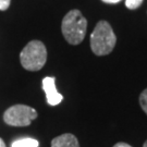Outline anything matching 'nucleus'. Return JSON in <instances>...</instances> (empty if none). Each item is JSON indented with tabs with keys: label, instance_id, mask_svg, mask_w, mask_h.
<instances>
[{
	"label": "nucleus",
	"instance_id": "f257e3e1",
	"mask_svg": "<svg viewBox=\"0 0 147 147\" xmlns=\"http://www.w3.org/2000/svg\"><path fill=\"white\" fill-rule=\"evenodd\" d=\"M87 30V21L79 10L69 11L63 18L61 31L65 40L71 45L83 42Z\"/></svg>",
	"mask_w": 147,
	"mask_h": 147
},
{
	"label": "nucleus",
	"instance_id": "f03ea898",
	"mask_svg": "<svg viewBox=\"0 0 147 147\" xmlns=\"http://www.w3.org/2000/svg\"><path fill=\"white\" fill-rule=\"evenodd\" d=\"M117 37L111 25L106 21H99L90 35V48L97 56H106L113 50Z\"/></svg>",
	"mask_w": 147,
	"mask_h": 147
},
{
	"label": "nucleus",
	"instance_id": "7ed1b4c3",
	"mask_svg": "<svg viewBox=\"0 0 147 147\" xmlns=\"http://www.w3.org/2000/svg\"><path fill=\"white\" fill-rule=\"evenodd\" d=\"M22 67L28 71H38L45 65L47 60V50L39 40H32L23 48L20 55Z\"/></svg>",
	"mask_w": 147,
	"mask_h": 147
},
{
	"label": "nucleus",
	"instance_id": "20e7f679",
	"mask_svg": "<svg viewBox=\"0 0 147 147\" xmlns=\"http://www.w3.org/2000/svg\"><path fill=\"white\" fill-rule=\"evenodd\" d=\"M37 118V111L26 105H14L3 113V120L11 126H27Z\"/></svg>",
	"mask_w": 147,
	"mask_h": 147
},
{
	"label": "nucleus",
	"instance_id": "39448f33",
	"mask_svg": "<svg viewBox=\"0 0 147 147\" xmlns=\"http://www.w3.org/2000/svg\"><path fill=\"white\" fill-rule=\"evenodd\" d=\"M42 89L46 94V99H47L48 105L57 106L62 101L63 96L57 90L55 78L47 76L42 80Z\"/></svg>",
	"mask_w": 147,
	"mask_h": 147
},
{
	"label": "nucleus",
	"instance_id": "423d86ee",
	"mask_svg": "<svg viewBox=\"0 0 147 147\" xmlns=\"http://www.w3.org/2000/svg\"><path fill=\"white\" fill-rule=\"evenodd\" d=\"M51 147H80V144L73 134L65 133L55 137L51 141Z\"/></svg>",
	"mask_w": 147,
	"mask_h": 147
},
{
	"label": "nucleus",
	"instance_id": "0eeeda50",
	"mask_svg": "<svg viewBox=\"0 0 147 147\" xmlns=\"http://www.w3.org/2000/svg\"><path fill=\"white\" fill-rule=\"evenodd\" d=\"M38 145H39V143L35 138L23 137V138L16 140L14 142L12 143L11 147H38Z\"/></svg>",
	"mask_w": 147,
	"mask_h": 147
},
{
	"label": "nucleus",
	"instance_id": "6e6552de",
	"mask_svg": "<svg viewBox=\"0 0 147 147\" xmlns=\"http://www.w3.org/2000/svg\"><path fill=\"white\" fill-rule=\"evenodd\" d=\"M140 105L144 110V112L147 115V88L144 89L142 94L140 95Z\"/></svg>",
	"mask_w": 147,
	"mask_h": 147
},
{
	"label": "nucleus",
	"instance_id": "1a4fd4ad",
	"mask_svg": "<svg viewBox=\"0 0 147 147\" xmlns=\"http://www.w3.org/2000/svg\"><path fill=\"white\" fill-rule=\"evenodd\" d=\"M143 0H125V5L131 9V10H134V9H137L140 5H142Z\"/></svg>",
	"mask_w": 147,
	"mask_h": 147
},
{
	"label": "nucleus",
	"instance_id": "9d476101",
	"mask_svg": "<svg viewBox=\"0 0 147 147\" xmlns=\"http://www.w3.org/2000/svg\"><path fill=\"white\" fill-rule=\"evenodd\" d=\"M11 0H0V11H5L10 7Z\"/></svg>",
	"mask_w": 147,
	"mask_h": 147
},
{
	"label": "nucleus",
	"instance_id": "9b49d317",
	"mask_svg": "<svg viewBox=\"0 0 147 147\" xmlns=\"http://www.w3.org/2000/svg\"><path fill=\"white\" fill-rule=\"evenodd\" d=\"M113 147H132V146L131 145H129V144H126V143L120 142V143H117Z\"/></svg>",
	"mask_w": 147,
	"mask_h": 147
},
{
	"label": "nucleus",
	"instance_id": "f8f14e48",
	"mask_svg": "<svg viewBox=\"0 0 147 147\" xmlns=\"http://www.w3.org/2000/svg\"><path fill=\"white\" fill-rule=\"evenodd\" d=\"M104 2L106 3H118V2H120L121 0H102Z\"/></svg>",
	"mask_w": 147,
	"mask_h": 147
},
{
	"label": "nucleus",
	"instance_id": "ddd939ff",
	"mask_svg": "<svg viewBox=\"0 0 147 147\" xmlns=\"http://www.w3.org/2000/svg\"><path fill=\"white\" fill-rule=\"evenodd\" d=\"M0 147H7L5 146V142H3V140L2 138H0Z\"/></svg>",
	"mask_w": 147,
	"mask_h": 147
},
{
	"label": "nucleus",
	"instance_id": "4468645a",
	"mask_svg": "<svg viewBox=\"0 0 147 147\" xmlns=\"http://www.w3.org/2000/svg\"><path fill=\"white\" fill-rule=\"evenodd\" d=\"M143 147H147V141L145 143H144V145H143Z\"/></svg>",
	"mask_w": 147,
	"mask_h": 147
}]
</instances>
